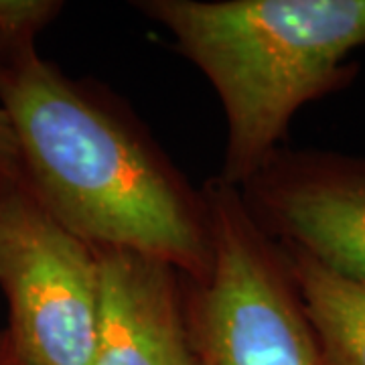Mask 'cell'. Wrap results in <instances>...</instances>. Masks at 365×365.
Wrapping results in <instances>:
<instances>
[{"instance_id": "obj_1", "label": "cell", "mask_w": 365, "mask_h": 365, "mask_svg": "<svg viewBox=\"0 0 365 365\" xmlns=\"http://www.w3.org/2000/svg\"><path fill=\"white\" fill-rule=\"evenodd\" d=\"M37 35L0 26V110L31 191L90 246L138 250L201 280L211 264L203 195L118 108L43 59Z\"/></svg>"}, {"instance_id": "obj_2", "label": "cell", "mask_w": 365, "mask_h": 365, "mask_svg": "<svg viewBox=\"0 0 365 365\" xmlns=\"http://www.w3.org/2000/svg\"><path fill=\"white\" fill-rule=\"evenodd\" d=\"M211 81L227 118L217 181L244 187L274 157L300 108L339 86L365 45V0H144Z\"/></svg>"}, {"instance_id": "obj_3", "label": "cell", "mask_w": 365, "mask_h": 365, "mask_svg": "<svg viewBox=\"0 0 365 365\" xmlns=\"http://www.w3.org/2000/svg\"><path fill=\"white\" fill-rule=\"evenodd\" d=\"M211 264L185 280L197 365H329L282 248L252 217L242 191L213 179L201 191Z\"/></svg>"}, {"instance_id": "obj_4", "label": "cell", "mask_w": 365, "mask_h": 365, "mask_svg": "<svg viewBox=\"0 0 365 365\" xmlns=\"http://www.w3.org/2000/svg\"><path fill=\"white\" fill-rule=\"evenodd\" d=\"M0 290L6 331L35 365H91L96 250L57 222L23 179L0 193Z\"/></svg>"}, {"instance_id": "obj_5", "label": "cell", "mask_w": 365, "mask_h": 365, "mask_svg": "<svg viewBox=\"0 0 365 365\" xmlns=\"http://www.w3.org/2000/svg\"><path fill=\"white\" fill-rule=\"evenodd\" d=\"M240 191L278 244L365 280V158L276 150Z\"/></svg>"}, {"instance_id": "obj_6", "label": "cell", "mask_w": 365, "mask_h": 365, "mask_svg": "<svg viewBox=\"0 0 365 365\" xmlns=\"http://www.w3.org/2000/svg\"><path fill=\"white\" fill-rule=\"evenodd\" d=\"M98 325L91 365H197L185 311V278L138 250L93 246Z\"/></svg>"}, {"instance_id": "obj_7", "label": "cell", "mask_w": 365, "mask_h": 365, "mask_svg": "<svg viewBox=\"0 0 365 365\" xmlns=\"http://www.w3.org/2000/svg\"><path fill=\"white\" fill-rule=\"evenodd\" d=\"M278 246L327 364L365 365V280L335 272L299 248Z\"/></svg>"}, {"instance_id": "obj_8", "label": "cell", "mask_w": 365, "mask_h": 365, "mask_svg": "<svg viewBox=\"0 0 365 365\" xmlns=\"http://www.w3.org/2000/svg\"><path fill=\"white\" fill-rule=\"evenodd\" d=\"M23 163L14 136L13 126L6 114L0 110V193L14 181L23 179Z\"/></svg>"}, {"instance_id": "obj_9", "label": "cell", "mask_w": 365, "mask_h": 365, "mask_svg": "<svg viewBox=\"0 0 365 365\" xmlns=\"http://www.w3.org/2000/svg\"><path fill=\"white\" fill-rule=\"evenodd\" d=\"M0 365H35L16 347V343L6 329L0 331Z\"/></svg>"}]
</instances>
